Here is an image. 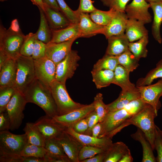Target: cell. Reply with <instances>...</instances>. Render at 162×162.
<instances>
[{"instance_id": "cell-1", "label": "cell", "mask_w": 162, "mask_h": 162, "mask_svg": "<svg viewBox=\"0 0 162 162\" xmlns=\"http://www.w3.org/2000/svg\"><path fill=\"white\" fill-rule=\"evenodd\" d=\"M22 93L27 103L37 105L44 110L46 116L52 118L58 115L57 106L50 87L36 78Z\"/></svg>"}, {"instance_id": "cell-2", "label": "cell", "mask_w": 162, "mask_h": 162, "mask_svg": "<svg viewBox=\"0 0 162 162\" xmlns=\"http://www.w3.org/2000/svg\"><path fill=\"white\" fill-rule=\"evenodd\" d=\"M157 115L151 105L146 104L140 111L126 120L112 134L115 135L124 128L133 125L143 132L154 150L156 125L154 120Z\"/></svg>"}, {"instance_id": "cell-3", "label": "cell", "mask_w": 162, "mask_h": 162, "mask_svg": "<svg viewBox=\"0 0 162 162\" xmlns=\"http://www.w3.org/2000/svg\"><path fill=\"white\" fill-rule=\"evenodd\" d=\"M146 104L140 98L133 101L121 109L109 112L100 122L101 130L98 138L106 136L114 131L126 120L140 111Z\"/></svg>"}, {"instance_id": "cell-4", "label": "cell", "mask_w": 162, "mask_h": 162, "mask_svg": "<svg viewBox=\"0 0 162 162\" xmlns=\"http://www.w3.org/2000/svg\"><path fill=\"white\" fill-rule=\"evenodd\" d=\"M28 143L25 133L18 135L8 131H0V158L20 155Z\"/></svg>"}, {"instance_id": "cell-5", "label": "cell", "mask_w": 162, "mask_h": 162, "mask_svg": "<svg viewBox=\"0 0 162 162\" xmlns=\"http://www.w3.org/2000/svg\"><path fill=\"white\" fill-rule=\"evenodd\" d=\"M25 35L21 30L13 31L0 26V50L9 57L16 59L21 55L20 51Z\"/></svg>"}, {"instance_id": "cell-6", "label": "cell", "mask_w": 162, "mask_h": 162, "mask_svg": "<svg viewBox=\"0 0 162 162\" xmlns=\"http://www.w3.org/2000/svg\"><path fill=\"white\" fill-rule=\"evenodd\" d=\"M50 88L57 106L58 115H64L85 105L75 102L71 98L65 84L55 79L50 84Z\"/></svg>"}, {"instance_id": "cell-7", "label": "cell", "mask_w": 162, "mask_h": 162, "mask_svg": "<svg viewBox=\"0 0 162 162\" xmlns=\"http://www.w3.org/2000/svg\"><path fill=\"white\" fill-rule=\"evenodd\" d=\"M16 80L14 87L22 93L35 79L34 59L32 57L20 55L16 59Z\"/></svg>"}, {"instance_id": "cell-8", "label": "cell", "mask_w": 162, "mask_h": 162, "mask_svg": "<svg viewBox=\"0 0 162 162\" xmlns=\"http://www.w3.org/2000/svg\"><path fill=\"white\" fill-rule=\"evenodd\" d=\"M27 103L23 94L16 90L6 108L10 121L11 130L17 129L21 125L24 118L23 111Z\"/></svg>"}, {"instance_id": "cell-9", "label": "cell", "mask_w": 162, "mask_h": 162, "mask_svg": "<svg viewBox=\"0 0 162 162\" xmlns=\"http://www.w3.org/2000/svg\"><path fill=\"white\" fill-rule=\"evenodd\" d=\"M80 59L78 52L71 50L66 57L57 65L56 80L65 84L67 80L73 76L79 66Z\"/></svg>"}, {"instance_id": "cell-10", "label": "cell", "mask_w": 162, "mask_h": 162, "mask_svg": "<svg viewBox=\"0 0 162 162\" xmlns=\"http://www.w3.org/2000/svg\"><path fill=\"white\" fill-rule=\"evenodd\" d=\"M34 63L36 77L50 87L56 79V65L46 56L34 59Z\"/></svg>"}, {"instance_id": "cell-11", "label": "cell", "mask_w": 162, "mask_h": 162, "mask_svg": "<svg viewBox=\"0 0 162 162\" xmlns=\"http://www.w3.org/2000/svg\"><path fill=\"white\" fill-rule=\"evenodd\" d=\"M94 110V106L92 103L64 115H56L52 118V120L66 128H72L76 122L87 117Z\"/></svg>"}, {"instance_id": "cell-12", "label": "cell", "mask_w": 162, "mask_h": 162, "mask_svg": "<svg viewBox=\"0 0 162 162\" xmlns=\"http://www.w3.org/2000/svg\"><path fill=\"white\" fill-rule=\"evenodd\" d=\"M137 87L142 100L151 105L157 113L161 106L159 99L162 97V78L154 84Z\"/></svg>"}, {"instance_id": "cell-13", "label": "cell", "mask_w": 162, "mask_h": 162, "mask_svg": "<svg viewBox=\"0 0 162 162\" xmlns=\"http://www.w3.org/2000/svg\"><path fill=\"white\" fill-rule=\"evenodd\" d=\"M149 8V3L146 0H133L127 5L125 12L128 19L138 20L145 24L152 21V16L148 11Z\"/></svg>"}, {"instance_id": "cell-14", "label": "cell", "mask_w": 162, "mask_h": 162, "mask_svg": "<svg viewBox=\"0 0 162 162\" xmlns=\"http://www.w3.org/2000/svg\"><path fill=\"white\" fill-rule=\"evenodd\" d=\"M52 118L46 115L40 118L34 123L46 140L57 137L64 132L66 128L52 122Z\"/></svg>"}, {"instance_id": "cell-15", "label": "cell", "mask_w": 162, "mask_h": 162, "mask_svg": "<svg viewBox=\"0 0 162 162\" xmlns=\"http://www.w3.org/2000/svg\"><path fill=\"white\" fill-rule=\"evenodd\" d=\"M76 40L58 43L50 42L46 44V56L56 66L71 50L72 44Z\"/></svg>"}, {"instance_id": "cell-16", "label": "cell", "mask_w": 162, "mask_h": 162, "mask_svg": "<svg viewBox=\"0 0 162 162\" xmlns=\"http://www.w3.org/2000/svg\"><path fill=\"white\" fill-rule=\"evenodd\" d=\"M64 131L74 137L83 146L97 147L106 150L113 143L112 138L107 136L98 138L80 134L76 132L71 128H66Z\"/></svg>"}, {"instance_id": "cell-17", "label": "cell", "mask_w": 162, "mask_h": 162, "mask_svg": "<svg viewBox=\"0 0 162 162\" xmlns=\"http://www.w3.org/2000/svg\"><path fill=\"white\" fill-rule=\"evenodd\" d=\"M56 138L63 147L70 162H79L78 155L83 146L65 131Z\"/></svg>"}, {"instance_id": "cell-18", "label": "cell", "mask_w": 162, "mask_h": 162, "mask_svg": "<svg viewBox=\"0 0 162 162\" xmlns=\"http://www.w3.org/2000/svg\"><path fill=\"white\" fill-rule=\"evenodd\" d=\"M128 19L125 12L116 11L109 23L104 26L102 34L107 39L124 33Z\"/></svg>"}, {"instance_id": "cell-19", "label": "cell", "mask_w": 162, "mask_h": 162, "mask_svg": "<svg viewBox=\"0 0 162 162\" xmlns=\"http://www.w3.org/2000/svg\"><path fill=\"white\" fill-rule=\"evenodd\" d=\"M44 147L46 151L44 157L46 162H70L56 138L46 140Z\"/></svg>"}, {"instance_id": "cell-20", "label": "cell", "mask_w": 162, "mask_h": 162, "mask_svg": "<svg viewBox=\"0 0 162 162\" xmlns=\"http://www.w3.org/2000/svg\"><path fill=\"white\" fill-rule=\"evenodd\" d=\"M16 60L9 58L0 67V87H14L16 82Z\"/></svg>"}, {"instance_id": "cell-21", "label": "cell", "mask_w": 162, "mask_h": 162, "mask_svg": "<svg viewBox=\"0 0 162 162\" xmlns=\"http://www.w3.org/2000/svg\"><path fill=\"white\" fill-rule=\"evenodd\" d=\"M78 23L81 38H89L98 34H102L104 26L93 21L86 13H80Z\"/></svg>"}, {"instance_id": "cell-22", "label": "cell", "mask_w": 162, "mask_h": 162, "mask_svg": "<svg viewBox=\"0 0 162 162\" xmlns=\"http://www.w3.org/2000/svg\"><path fill=\"white\" fill-rule=\"evenodd\" d=\"M81 38L78 23H70L60 29L52 30V37L50 42L58 43Z\"/></svg>"}, {"instance_id": "cell-23", "label": "cell", "mask_w": 162, "mask_h": 162, "mask_svg": "<svg viewBox=\"0 0 162 162\" xmlns=\"http://www.w3.org/2000/svg\"><path fill=\"white\" fill-rule=\"evenodd\" d=\"M43 11L49 25L52 30L63 28L71 23L60 11L45 4Z\"/></svg>"}, {"instance_id": "cell-24", "label": "cell", "mask_w": 162, "mask_h": 162, "mask_svg": "<svg viewBox=\"0 0 162 162\" xmlns=\"http://www.w3.org/2000/svg\"><path fill=\"white\" fill-rule=\"evenodd\" d=\"M108 45L105 54L117 56L128 49L129 41L125 33L107 39Z\"/></svg>"}, {"instance_id": "cell-25", "label": "cell", "mask_w": 162, "mask_h": 162, "mask_svg": "<svg viewBox=\"0 0 162 162\" xmlns=\"http://www.w3.org/2000/svg\"><path fill=\"white\" fill-rule=\"evenodd\" d=\"M140 98V94L137 87L132 90L122 91L118 98L112 103L107 104L109 112L121 109L130 102Z\"/></svg>"}, {"instance_id": "cell-26", "label": "cell", "mask_w": 162, "mask_h": 162, "mask_svg": "<svg viewBox=\"0 0 162 162\" xmlns=\"http://www.w3.org/2000/svg\"><path fill=\"white\" fill-rule=\"evenodd\" d=\"M143 22L138 20L128 19L125 33L129 42L137 40L148 35V31Z\"/></svg>"}, {"instance_id": "cell-27", "label": "cell", "mask_w": 162, "mask_h": 162, "mask_svg": "<svg viewBox=\"0 0 162 162\" xmlns=\"http://www.w3.org/2000/svg\"><path fill=\"white\" fill-rule=\"evenodd\" d=\"M134 140L140 142L142 145L143 155L142 162H155L157 161L153 153L151 145L143 132L137 128V131L131 135Z\"/></svg>"}, {"instance_id": "cell-28", "label": "cell", "mask_w": 162, "mask_h": 162, "mask_svg": "<svg viewBox=\"0 0 162 162\" xmlns=\"http://www.w3.org/2000/svg\"><path fill=\"white\" fill-rule=\"evenodd\" d=\"M150 8L153 11L154 19L152 27L153 38L158 43L162 42L160 28L162 23V2L161 1L149 3Z\"/></svg>"}, {"instance_id": "cell-29", "label": "cell", "mask_w": 162, "mask_h": 162, "mask_svg": "<svg viewBox=\"0 0 162 162\" xmlns=\"http://www.w3.org/2000/svg\"><path fill=\"white\" fill-rule=\"evenodd\" d=\"M114 77L112 84L120 86L122 91L133 90L136 88L129 79V74L122 65L118 64L114 71Z\"/></svg>"}, {"instance_id": "cell-30", "label": "cell", "mask_w": 162, "mask_h": 162, "mask_svg": "<svg viewBox=\"0 0 162 162\" xmlns=\"http://www.w3.org/2000/svg\"><path fill=\"white\" fill-rule=\"evenodd\" d=\"M130 149L122 142L112 143L105 151L104 162H118L123 156Z\"/></svg>"}, {"instance_id": "cell-31", "label": "cell", "mask_w": 162, "mask_h": 162, "mask_svg": "<svg viewBox=\"0 0 162 162\" xmlns=\"http://www.w3.org/2000/svg\"><path fill=\"white\" fill-rule=\"evenodd\" d=\"M93 81L98 89L105 87L112 83L114 71L108 70H93L91 71Z\"/></svg>"}, {"instance_id": "cell-32", "label": "cell", "mask_w": 162, "mask_h": 162, "mask_svg": "<svg viewBox=\"0 0 162 162\" xmlns=\"http://www.w3.org/2000/svg\"><path fill=\"white\" fill-rule=\"evenodd\" d=\"M40 14V23L39 28L35 33L37 39L47 44L50 42L52 30L50 28L43 10L38 8Z\"/></svg>"}, {"instance_id": "cell-33", "label": "cell", "mask_w": 162, "mask_h": 162, "mask_svg": "<svg viewBox=\"0 0 162 162\" xmlns=\"http://www.w3.org/2000/svg\"><path fill=\"white\" fill-rule=\"evenodd\" d=\"M23 130L27 136L28 143L37 146H44L46 139L34 123H27Z\"/></svg>"}, {"instance_id": "cell-34", "label": "cell", "mask_w": 162, "mask_h": 162, "mask_svg": "<svg viewBox=\"0 0 162 162\" xmlns=\"http://www.w3.org/2000/svg\"><path fill=\"white\" fill-rule=\"evenodd\" d=\"M148 35L144 36L136 42H130L128 49L135 57L140 60L147 57L148 51L147 46L148 43Z\"/></svg>"}, {"instance_id": "cell-35", "label": "cell", "mask_w": 162, "mask_h": 162, "mask_svg": "<svg viewBox=\"0 0 162 162\" xmlns=\"http://www.w3.org/2000/svg\"><path fill=\"white\" fill-rule=\"evenodd\" d=\"M119 64L130 73L139 66V60L136 58L129 49L119 56H116Z\"/></svg>"}, {"instance_id": "cell-36", "label": "cell", "mask_w": 162, "mask_h": 162, "mask_svg": "<svg viewBox=\"0 0 162 162\" xmlns=\"http://www.w3.org/2000/svg\"><path fill=\"white\" fill-rule=\"evenodd\" d=\"M116 11L111 9L107 11H103L97 9L90 13L92 20L96 24L103 26H107L115 15Z\"/></svg>"}, {"instance_id": "cell-37", "label": "cell", "mask_w": 162, "mask_h": 162, "mask_svg": "<svg viewBox=\"0 0 162 162\" xmlns=\"http://www.w3.org/2000/svg\"><path fill=\"white\" fill-rule=\"evenodd\" d=\"M158 78H162V59L156 64V67L151 70L145 77L138 79L136 86L139 87L150 85L154 80Z\"/></svg>"}, {"instance_id": "cell-38", "label": "cell", "mask_w": 162, "mask_h": 162, "mask_svg": "<svg viewBox=\"0 0 162 162\" xmlns=\"http://www.w3.org/2000/svg\"><path fill=\"white\" fill-rule=\"evenodd\" d=\"M118 64L116 56L105 54L94 65L92 70H108L114 71Z\"/></svg>"}, {"instance_id": "cell-39", "label": "cell", "mask_w": 162, "mask_h": 162, "mask_svg": "<svg viewBox=\"0 0 162 162\" xmlns=\"http://www.w3.org/2000/svg\"><path fill=\"white\" fill-rule=\"evenodd\" d=\"M46 153V151L44 147L37 146L28 143L22 151L20 156L44 158Z\"/></svg>"}, {"instance_id": "cell-40", "label": "cell", "mask_w": 162, "mask_h": 162, "mask_svg": "<svg viewBox=\"0 0 162 162\" xmlns=\"http://www.w3.org/2000/svg\"><path fill=\"white\" fill-rule=\"evenodd\" d=\"M60 11L72 23H78L80 13L76 10H72L67 4L64 0H56Z\"/></svg>"}, {"instance_id": "cell-41", "label": "cell", "mask_w": 162, "mask_h": 162, "mask_svg": "<svg viewBox=\"0 0 162 162\" xmlns=\"http://www.w3.org/2000/svg\"><path fill=\"white\" fill-rule=\"evenodd\" d=\"M103 99L102 94L101 93H98L94 98L93 102L94 111L98 115L100 122H103L109 112L107 105L104 102Z\"/></svg>"}, {"instance_id": "cell-42", "label": "cell", "mask_w": 162, "mask_h": 162, "mask_svg": "<svg viewBox=\"0 0 162 162\" xmlns=\"http://www.w3.org/2000/svg\"><path fill=\"white\" fill-rule=\"evenodd\" d=\"M16 91L13 87H0V113L6 110L7 106Z\"/></svg>"}, {"instance_id": "cell-43", "label": "cell", "mask_w": 162, "mask_h": 162, "mask_svg": "<svg viewBox=\"0 0 162 162\" xmlns=\"http://www.w3.org/2000/svg\"><path fill=\"white\" fill-rule=\"evenodd\" d=\"M36 38L35 33L30 32L25 35L20 50L21 55L27 57H32Z\"/></svg>"}, {"instance_id": "cell-44", "label": "cell", "mask_w": 162, "mask_h": 162, "mask_svg": "<svg viewBox=\"0 0 162 162\" xmlns=\"http://www.w3.org/2000/svg\"><path fill=\"white\" fill-rule=\"evenodd\" d=\"M106 150L97 147L84 146L81 149L78 155L79 162L93 157L96 155L105 152Z\"/></svg>"}, {"instance_id": "cell-45", "label": "cell", "mask_w": 162, "mask_h": 162, "mask_svg": "<svg viewBox=\"0 0 162 162\" xmlns=\"http://www.w3.org/2000/svg\"><path fill=\"white\" fill-rule=\"evenodd\" d=\"M130 0H100L103 4L116 11L125 12L128 2Z\"/></svg>"}, {"instance_id": "cell-46", "label": "cell", "mask_w": 162, "mask_h": 162, "mask_svg": "<svg viewBox=\"0 0 162 162\" xmlns=\"http://www.w3.org/2000/svg\"><path fill=\"white\" fill-rule=\"evenodd\" d=\"M154 149L157 152L156 161L162 162V130L156 125L155 136L154 140Z\"/></svg>"}, {"instance_id": "cell-47", "label": "cell", "mask_w": 162, "mask_h": 162, "mask_svg": "<svg viewBox=\"0 0 162 162\" xmlns=\"http://www.w3.org/2000/svg\"><path fill=\"white\" fill-rule=\"evenodd\" d=\"M46 44L36 38L32 56V58L35 59L46 56Z\"/></svg>"}, {"instance_id": "cell-48", "label": "cell", "mask_w": 162, "mask_h": 162, "mask_svg": "<svg viewBox=\"0 0 162 162\" xmlns=\"http://www.w3.org/2000/svg\"><path fill=\"white\" fill-rule=\"evenodd\" d=\"M96 9L92 0H80V4L76 10L79 13H88Z\"/></svg>"}, {"instance_id": "cell-49", "label": "cell", "mask_w": 162, "mask_h": 162, "mask_svg": "<svg viewBox=\"0 0 162 162\" xmlns=\"http://www.w3.org/2000/svg\"><path fill=\"white\" fill-rule=\"evenodd\" d=\"M87 117L88 119V128L85 134L91 136L92 129L99 122V118L94 110Z\"/></svg>"}, {"instance_id": "cell-50", "label": "cell", "mask_w": 162, "mask_h": 162, "mask_svg": "<svg viewBox=\"0 0 162 162\" xmlns=\"http://www.w3.org/2000/svg\"><path fill=\"white\" fill-rule=\"evenodd\" d=\"M76 133L85 134L88 128V119L86 117L75 124L72 128Z\"/></svg>"}, {"instance_id": "cell-51", "label": "cell", "mask_w": 162, "mask_h": 162, "mask_svg": "<svg viewBox=\"0 0 162 162\" xmlns=\"http://www.w3.org/2000/svg\"><path fill=\"white\" fill-rule=\"evenodd\" d=\"M10 126V118L6 111L0 113V131H8Z\"/></svg>"}, {"instance_id": "cell-52", "label": "cell", "mask_w": 162, "mask_h": 162, "mask_svg": "<svg viewBox=\"0 0 162 162\" xmlns=\"http://www.w3.org/2000/svg\"><path fill=\"white\" fill-rule=\"evenodd\" d=\"M105 152L97 154L92 158L83 160L82 162H104L105 155Z\"/></svg>"}, {"instance_id": "cell-53", "label": "cell", "mask_w": 162, "mask_h": 162, "mask_svg": "<svg viewBox=\"0 0 162 162\" xmlns=\"http://www.w3.org/2000/svg\"><path fill=\"white\" fill-rule=\"evenodd\" d=\"M44 4L55 10H60V9L56 0H42Z\"/></svg>"}, {"instance_id": "cell-54", "label": "cell", "mask_w": 162, "mask_h": 162, "mask_svg": "<svg viewBox=\"0 0 162 162\" xmlns=\"http://www.w3.org/2000/svg\"><path fill=\"white\" fill-rule=\"evenodd\" d=\"M101 130V125L100 122L97 123L93 128L92 130V136L98 137Z\"/></svg>"}, {"instance_id": "cell-55", "label": "cell", "mask_w": 162, "mask_h": 162, "mask_svg": "<svg viewBox=\"0 0 162 162\" xmlns=\"http://www.w3.org/2000/svg\"><path fill=\"white\" fill-rule=\"evenodd\" d=\"M133 161V158L129 150L123 156L118 162H132Z\"/></svg>"}, {"instance_id": "cell-56", "label": "cell", "mask_w": 162, "mask_h": 162, "mask_svg": "<svg viewBox=\"0 0 162 162\" xmlns=\"http://www.w3.org/2000/svg\"><path fill=\"white\" fill-rule=\"evenodd\" d=\"M9 28L15 32H19L21 30L20 28L18 21L16 19H15L12 21Z\"/></svg>"}, {"instance_id": "cell-57", "label": "cell", "mask_w": 162, "mask_h": 162, "mask_svg": "<svg viewBox=\"0 0 162 162\" xmlns=\"http://www.w3.org/2000/svg\"><path fill=\"white\" fill-rule=\"evenodd\" d=\"M9 58L4 52L0 50V67H2Z\"/></svg>"}, {"instance_id": "cell-58", "label": "cell", "mask_w": 162, "mask_h": 162, "mask_svg": "<svg viewBox=\"0 0 162 162\" xmlns=\"http://www.w3.org/2000/svg\"><path fill=\"white\" fill-rule=\"evenodd\" d=\"M33 4L37 6L38 8H41L43 10L44 9V4L42 0H30Z\"/></svg>"}, {"instance_id": "cell-59", "label": "cell", "mask_w": 162, "mask_h": 162, "mask_svg": "<svg viewBox=\"0 0 162 162\" xmlns=\"http://www.w3.org/2000/svg\"><path fill=\"white\" fill-rule=\"evenodd\" d=\"M146 1L149 3L153 2H157L160 1V0H146Z\"/></svg>"}, {"instance_id": "cell-60", "label": "cell", "mask_w": 162, "mask_h": 162, "mask_svg": "<svg viewBox=\"0 0 162 162\" xmlns=\"http://www.w3.org/2000/svg\"><path fill=\"white\" fill-rule=\"evenodd\" d=\"M7 0H0V1L1 2H4V1H7Z\"/></svg>"}, {"instance_id": "cell-61", "label": "cell", "mask_w": 162, "mask_h": 162, "mask_svg": "<svg viewBox=\"0 0 162 162\" xmlns=\"http://www.w3.org/2000/svg\"><path fill=\"white\" fill-rule=\"evenodd\" d=\"M160 1L162 2V0H160Z\"/></svg>"}]
</instances>
